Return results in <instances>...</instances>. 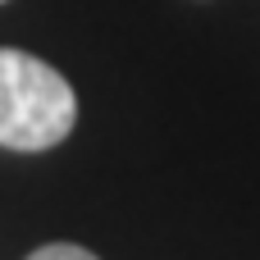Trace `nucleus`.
I'll return each mask as SVG.
<instances>
[{"label":"nucleus","instance_id":"obj_1","mask_svg":"<svg viewBox=\"0 0 260 260\" xmlns=\"http://www.w3.org/2000/svg\"><path fill=\"white\" fill-rule=\"evenodd\" d=\"M78 123V96L46 59L0 46V146L50 151Z\"/></svg>","mask_w":260,"mask_h":260},{"label":"nucleus","instance_id":"obj_2","mask_svg":"<svg viewBox=\"0 0 260 260\" xmlns=\"http://www.w3.org/2000/svg\"><path fill=\"white\" fill-rule=\"evenodd\" d=\"M27 260H101V256H91L87 247H73V242H50V247H37Z\"/></svg>","mask_w":260,"mask_h":260}]
</instances>
